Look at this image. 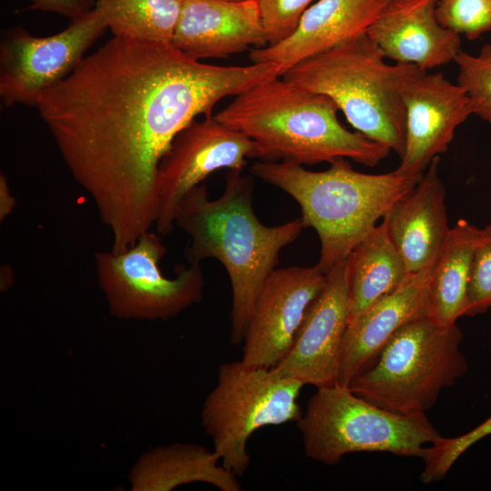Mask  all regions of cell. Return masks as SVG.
I'll return each mask as SVG.
<instances>
[{"instance_id": "4316f807", "label": "cell", "mask_w": 491, "mask_h": 491, "mask_svg": "<svg viewBox=\"0 0 491 491\" xmlns=\"http://www.w3.org/2000/svg\"><path fill=\"white\" fill-rule=\"evenodd\" d=\"M491 307V225L481 229L470 271L465 316L485 313Z\"/></svg>"}, {"instance_id": "5b68a950", "label": "cell", "mask_w": 491, "mask_h": 491, "mask_svg": "<svg viewBox=\"0 0 491 491\" xmlns=\"http://www.w3.org/2000/svg\"><path fill=\"white\" fill-rule=\"evenodd\" d=\"M420 70L415 65L386 62L379 47L364 34L297 63L281 77L329 97L356 131L401 158L406 145L401 90Z\"/></svg>"}, {"instance_id": "3957f363", "label": "cell", "mask_w": 491, "mask_h": 491, "mask_svg": "<svg viewBox=\"0 0 491 491\" xmlns=\"http://www.w3.org/2000/svg\"><path fill=\"white\" fill-rule=\"evenodd\" d=\"M338 111L326 95L277 76L235 95L215 116L248 136L255 158L265 162L309 165L349 158L373 167L387 157V146L343 126Z\"/></svg>"}, {"instance_id": "7a4b0ae2", "label": "cell", "mask_w": 491, "mask_h": 491, "mask_svg": "<svg viewBox=\"0 0 491 491\" xmlns=\"http://www.w3.org/2000/svg\"><path fill=\"white\" fill-rule=\"evenodd\" d=\"M254 181L240 170H229L222 195L211 199L198 185L181 201L175 225L190 237L189 263L215 258L225 268L232 289L230 337L243 342L256 297L276 269L280 251L305 227L300 217L268 226L253 207Z\"/></svg>"}, {"instance_id": "e0dca14e", "label": "cell", "mask_w": 491, "mask_h": 491, "mask_svg": "<svg viewBox=\"0 0 491 491\" xmlns=\"http://www.w3.org/2000/svg\"><path fill=\"white\" fill-rule=\"evenodd\" d=\"M390 0H317L283 41L249 50L252 63H274L281 75L293 65L366 34ZM280 75V76H281Z\"/></svg>"}, {"instance_id": "ffe728a7", "label": "cell", "mask_w": 491, "mask_h": 491, "mask_svg": "<svg viewBox=\"0 0 491 491\" xmlns=\"http://www.w3.org/2000/svg\"><path fill=\"white\" fill-rule=\"evenodd\" d=\"M219 462L214 450L195 444L155 446L143 453L130 469L131 490L169 491L200 482L221 491H240L238 476Z\"/></svg>"}, {"instance_id": "2e32d148", "label": "cell", "mask_w": 491, "mask_h": 491, "mask_svg": "<svg viewBox=\"0 0 491 491\" xmlns=\"http://www.w3.org/2000/svg\"><path fill=\"white\" fill-rule=\"evenodd\" d=\"M437 0H390L366 31L386 58L428 71L454 62L458 33L436 17Z\"/></svg>"}, {"instance_id": "484cf974", "label": "cell", "mask_w": 491, "mask_h": 491, "mask_svg": "<svg viewBox=\"0 0 491 491\" xmlns=\"http://www.w3.org/2000/svg\"><path fill=\"white\" fill-rule=\"evenodd\" d=\"M436 14L441 25L469 40L491 29V0H437Z\"/></svg>"}, {"instance_id": "cb8c5ba5", "label": "cell", "mask_w": 491, "mask_h": 491, "mask_svg": "<svg viewBox=\"0 0 491 491\" xmlns=\"http://www.w3.org/2000/svg\"><path fill=\"white\" fill-rule=\"evenodd\" d=\"M454 62L458 66L457 84L466 91L472 113L491 124V45L478 55L460 51Z\"/></svg>"}, {"instance_id": "f1b7e54d", "label": "cell", "mask_w": 491, "mask_h": 491, "mask_svg": "<svg viewBox=\"0 0 491 491\" xmlns=\"http://www.w3.org/2000/svg\"><path fill=\"white\" fill-rule=\"evenodd\" d=\"M94 0H31L27 9L56 13L71 19L93 9Z\"/></svg>"}, {"instance_id": "7402d4cb", "label": "cell", "mask_w": 491, "mask_h": 491, "mask_svg": "<svg viewBox=\"0 0 491 491\" xmlns=\"http://www.w3.org/2000/svg\"><path fill=\"white\" fill-rule=\"evenodd\" d=\"M349 297L348 323L395 290L409 274L393 244L384 219L346 259Z\"/></svg>"}, {"instance_id": "6da1fadb", "label": "cell", "mask_w": 491, "mask_h": 491, "mask_svg": "<svg viewBox=\"0 0 491 491\" xmlns=\"http://www.w3.org/2000/svg\"><path fill=\"white\" fill-rule=\"evenodd\" d=\"M277 76L274 63L209 65L171 43L113 36L35 107L121 253L155 224L158 166L178 133L223 98Z\"/></svg>"}, {"instance_id": "52a82bcc", "label": "cell", "mask_w": 491, "mask_h": 491, "mask_svg": "<svg viewBox=\"0 0 491 491\" xmlns=\"http://www.w3.org/2000/svg\"><path fill=\"white\" fill-rule=\"evenodd\" d=\"M296 423L306 457L327 466L355 452L423 458L441 436L426 415L390 412L338 384L316 388Z\"/></svg>"}, {"instance_id": "44dd1931", "label": "cell", "mask_w": 491, "mask_h": 491, "mask_svg": "<svg viewBox=\"0 0 491 491\" xmlns=\"http://www.w3.org/2000/svg\"><path fill=\"white\" fill-rule=\"evenodd\" d=\"M481 229L466 219L458 220L433 266L426 316L439 326H450L465 316L471 265Z\"/></svg>"}, {"instance_id": "d4e9b609", "label": "cell", "mask_w": 491, "mask_h": 491, "mask_svg": "<svg viewBox=\"0 0 491 491\" xmlns=\"http://www.w3.org/2000/svg\"><path fill=\"white\" fill-rule=\"evenodd\" d=\"M491 435V416L469 432L456 437L440 436L426 447L420 479L429 484L443 479L453 464L470 446Z\"/></svg>"}, {"instance_id": "d6986e66", "label": "cell", "mask_w": 491, "mask_h": 491, "mask_svg": "<svg viewBox=\"0 0 491 491\" xmlns=\"http://www.w3.org/2000/svg\"><path fill=\"white\" fill-rule=\"evenodd\" d=\"M439 163V156L435 157L416 185L383 218L409 273L435 264L451 229Z\"/></svg>"}, {"instance_id": "ac0fdd59", "label": "cell", "mask_w": 491, "mask_h": 491, "mask_svg": "<svg viewBox=\"0 0 491 491\" xmlns=\"http://www.w3.org/2000/svg\"><path fill=\"white\" fill-rule=\"evenodd\" d=\"M433 266L409 273L395 290L348 323L341 350L338 385L348 386L401 326L426 315Z\"/></svg>"}, {"instance_id": "f546056e", "label": "cell", "mask_w": 491, "mask_h": 491, "mask_svg": "<svg viewBox=\"0 0 491 491\" xmlns=\"http://www.w3.org/2000/svg\"><path fill=\"white\" fill-rule=\"evenodd\" d=\"M15 200L11 194L6 177L0 175V221L3 222L13 211Z\"/></svg>"}, {"instance_id": "30bf717a", "label": "cell", "mask_w": 491, "mask_h": 491, "mask_svg": "<svg viewBox=\"0 0 491 491\" xmlns=\"http://www.w3.org/2000/svg\"><path fill=\"white\" fill-rule=\"evenodd\" d=\"M106 29L103 16L94 7L50 36L36 37L22 28L11 31L0 46L3 103L35 107L41 94L68 76Z\"/></svg>"}, {"instance_id": "4fadbf2b", "label": "cell", "mask_w": 491, "mask_h": 491, "mask_svg": "<svg viewBox=\"0 0 491 491\" xmlns=\"http://www.w3.org/2000/svg\"><path fill=\"white\" fill-rule=\"evenodd\" d=\"M406 110V145L396 170L423 175L432 160L447 151L456 128L473 114L458 84L441 73L418 71L401 90Z\"/></svg>"}, {"instance_id": "5bb4252c", "label": "cell", "mask_w": 491, "mask_h": 491, "mask_svg": "<svg viewBox=\"0 0 491 491\" xmlns=\"http://www.w3.org/2000/svg\"><path fill=\"white\" fill-rule=\"evenodd\" d=\"M348 317L345 260L326 273L325 286L309 306L290 350L274 368L305 386L337 384Z\"/></svg>"}, {"instance_id": "7c38bea8", "label": "cell", "mask_w": 491, "mask_h": 491, "mask_svg": "<svg viewBox=\"0 0 491 491\" xmlns=\"http://www.w3.org/2000/svg\"><path fill=\"white\" fill-rule=\"evenodd\" d=\"M326 280V274L317 265L276 268L256 297L241 360L249 366L275 367L290 350Z\"/></svg>"}, {"instance_id": "8fae6325", "label": "cell", "mask_w": 491, "mask_h": 491, "mask_svg": "<svg viewBox=\"0 0 491 491\" xmlns=\"http://www.w3.org/2000/svg\"><path fill=\"white\" fill-rule=\"evenodd\" d=\"M255 158V145L242 132L205 115L193 120L175 137L157 171V234L175 225L178 206L194 187L218 169L240 170Z\"/></svg>"}, {"instance_id": "603a6c76", "label": "cell", "mask_w": 491, "mask_h": 491, "mask_svg": "<svg viewBox=\"0 0 491 491\" xmlns=\"http://www.w3.org/2000/svg\"><path fill=\"white\" fill-rule=\"evenodd\" d=\"M184 0H96L114 36L171 43Z\"/></svg>"}, {"instance_id": "9c48e42d", "label": "cell", "mask_w": 491, "mask_h": 491, "mask_svg": "<svg viewBox=\"0 0 491 491\" xmlns=\"http://www.w3.org/2000/svg\"><path fill=\"white\" fill-rule=\"evenodd\" d=\"M166 248L156 233L141 235L121 253L97 252V283L112 316L125 320H166L203 297L204 275L200 264L176 268L165 277L159 263Z\"/></svg>"}, {"instance_id": "4dcf8cb0", "label": "cell", "mask_w": 491, "mask_h": 491, "mask_svg": "<svg viewBox=\"0 0 491 491\" xmlns=\"http://www.w3.org/2000/svg\"><path fill=\"white\" fill-rule=\"evenodd\" d=\"M230 1H244V0H230Z\"/></svg>"}, {"instance_id": "8992f818", "label": "cell", "mask_w": 491, "mask_h": 491, "mask_svg": "<svg viewBox=\"0 0 491 491\" xmlns=\"http://www.w3.org/2000/svg\"><path fill=\"white\" fill-rule=\"evenodd\" d=\"M463 337L456 324L439 326L419 316L401 326L348 387L390 412L426 415L442 390L467 371Z\"/></svg>"}, {"instance_id": "83f0119b", "label": "cell", "mask_w": 491, "mask_h": 491, "mask_svg": "<svg viewBox=\"0 0 491 491\" xmlns=\"http://www.w3.org/2000/svg\"><path fill=\"white\" fill-rule=\"evenodd\" d=\"M317 0H257L268 45L288 37L306 9Z\"/></svg>"}, {"instance_id": "ba28073f", "label": "cell", "mask_w": 491, "mask_h": 491, "mask_svg": "<svg viewBox=\"0 0 491 491\" xmlns=\"http://www.w3.org/2000/svg\"><path fill=\"white\" fill-rule=\"evenodd\" d=\"M305 385L274 367L239 361L219 366L215 386L205 397L201 424L221 464L237 476L250 465L249 437L267 426L297 422L298 396Z\"/></svg>"}, {"instance_id": "9a60e30c", "label": "cell", "mask_w": 491, "mask_h": 491, "mask_svg": "<svg viewBox=\"0 0 491 491\" xmlns=\"http://www.w3.org/2000/svg\"><path fill=\"white\" fill-rule=\"evenodd\" d=\"M171 44L200 61L265 47L268 38L257 0H184Z\"/></svg>"}, {"instance_id": "277c9868", "label": "cell", "mask_w": 491, "mask_h": 491, "mask_svg": "<svg viewBox=\"0 0 491 491\" xmlns=\"http://www.w3.org/2000/svg\"><path fill=\"white\" fill-rule=\"evenodd\" d=\"M250 172L297 202L304 226L314 228L318 235L316 265L326 274L347 258L423 175L396 169L366 174L355 170L346 158L332 161L323 171L289 162L259 161Z\"/></svg>"}]
</instances>
